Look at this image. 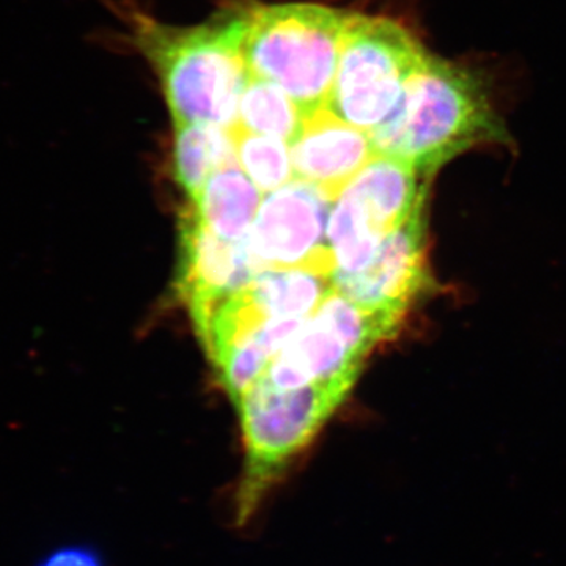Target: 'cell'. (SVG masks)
<instances>
[{
    "label": "cell",
    "instance_id": "2e32d148",
    "mask_svg": "<svg viewBox=\"0 0 566 566\" xmlns=\"http://www.w3.org/2000/svg\"><path fill=\"white\" fill-rule=\"evenodd\" d=\"M305 112L274 82L251 77L238 107L237 126L292 144L303 128Z\"/></svg>",
    "mask_w": 566,
    "mask_h": 566
},
{
    "label": "cell",
    "instance_id": "8992f818",
    "mask_svg": "<svg viewBox=\"0 0 566 566\" xmlns=\"http://www.w3.org/2000/svg\"><path fill=\"white\" fill-rule=\"evenodd\" d=\"M335 200L322 188L292 180L264 197L244 243L263 270H304L329 275L335 259L327 223Z\"/></svg>",
    "mask_w": 566,
    "mask_h": 566
},
{
    "label": "cell",
    "instance_id": "7a4b0ae2",
    "mask_svg": "<svg viewBox=\"0 0 566 566\" xmlns=\"http://www.w3.org/2000/svg\"><path fill=\"white\" fill-rule=\"evenodd\" d=\"M370 136L376 153L405 159L428 178L461 153L509 140L479 74L433 54Z\"/></svg>",
    "mask_w": 566,
    "mask_h": 566
},
{
    "label": "cell",
    "instance_id": "7c38bea8",
    "mask_svg": "<svg viewBox=\"0 0 566 566\" xmlns=\"http://www.w3.org/2000/svg\"><path fill=\"white\" fill-rule=\"evenodd\" d=\"M260 202V189L240 164L233 163L208 178L192 205L212 233L222 240L240 243L251 230L262 205Z\"/></svg>",
    "mask_w": 566,
    "mask_h": 566
},
{
    "label": "cell",
    "instance_id": "e0dca14e",
    "mask_svg": "<svg viewBox=\"0 0 566 566\" xmlns=\"http://www.w3.org/2000/svg\"><path fill=\"white\" fill-rule=\"evenodd\" d=\"M230 132L237 161L260 191L273 192L293 180L292 151L286 142L245 132L240 126Z\"/></svg>",
    "mask_w": 566,
    "mask_h": 566
},
{
    "label": "cell",
    "instance_id": "ba28073f",
    "mask_svg": "<svg viewBox=\"0 0 566 566\" xmlns=\"http://www.w3.org/2000/svg\"><path fill=\"white\" fill-rule=\"evenodd\" d=\"M259 273L244 240L232 243L212 233L192 203L181 211L177 290L197 333L227 297L244 290Z\"/></svg>",
    "mask_w": 566,
    "mask_h": 566
},
{
    "label": "cell",
    "instance_id": "277c9868",
    "mask_svg": "<svg viewBox=\"0 0 566 566\" xmlns=\"http://www.w3.org/2000/svg\"><path fill=\"white\" fill-rule=\"evenodd\" d=\"M349 13L318 3L249 9L244 57L251 77L274 82L311 114L327 106Z\"/></svg>",
    "mask_w": 566,
    "mask_h": 566
},
{
    "label": "cell",
    "instance_id": "9a60e30c",
    "mask_svg": "<svg viewBox=\"0 0 566 566\" xmlns=\"http://www.w3.org/2000/svg\"><path fill=\"white\" fill-rule=\"evenodd\" d=\"M304 323L303 318L268 319L248 340L233 346L212 363L234 405L240 403L241 398L262 378L275 354L292 340Z\"/></svg>",
    "mask_w": 566,
    "mask_h": 566
},
{
    "label": "cell",
    "instance_id": "6da1fadb",
    "mask_svg": "<svg viewBox=\"0 0 566 566\" xmlns=\"http://www.w3.org/2000/svg\"><path fill=\"white\" fill-rule=\"evenodd\" d=\"M249 10L226 11L192 28L132 17L133 39L161 81L174 123L232 129L245 85Z\"/></svg>",
    "mask_w": 566,
    "mask_h": 566
},
{
    "label": "cell",
    "instance_id": "9c48e42d",
    "mask_svg": "<svg viewBox=\"0 0 566 566\" xmlns=\"http://www.w3.org/2000/svg\"><path fill=\"white\" fill-rule=\"evenodd\" d=\"M424 240V207L382 241L364 271L334 274L335 292L370 311L403 319L420 294L430 290Z\"/></svg>",
    "mask_w": 566,
    "mask_h": 566
},
{
    "label": "cell",
    "instance_id": "3957f363",
    "mask_svg": "<svg viewBox=\"0 0 566 566\" xmlns=\"http://www.w3.org/2000/svg\"><path fill=\"white\" fill-rule=\"evenodd\" d=\"M346 390L329 385L277 389L260 378L238 403L244 463L233 490L230 515L245 528L262 515L296 458L314 442Z\"/></svg>",
    "mask_w": 566,
    "mask_h": 566
},
{
    "label": "cell",
    "instance_id": "30bf717a",
    "mask_svg": "<svg viewBox=\"0 0 566 566\" xmlns=\"http://www.w3.org/2000/svg\"><path fill=\"white\" fill-rule=\"evenodd\" d=\"M290 145L294 177L314 182L334 200L376 155L370 133L327 107L305 114L303 128Z\"/></svg>",
    "mask_w": 566,
    "mask_h": 566
},
{
    "label": "cell",
    "instance_id": "4fadbf2b",
    "mask_svg": "<svg viewBox=\"0 0 566 566\" xmlns=\"http://www.w3.org/2000/svg\"><path fill=\"white\" fill-rule=\"evenodd\" d=\"M175 178L191 203L216 170L238 163L232 132L200 123H174Z\"/></svg>",
    "mask_w": 566,
    "mask_h": 566
},
{
    "label": "cell",
    "instance_id": "5b68a950",
    "mask_svg": "<svg viewBox=\"0 0 566 566\" xmlns=\"http://www.w3.org/2000/svg\"><path fill=\"white\" fill-rule=\"evenodd\" d=\"M430 52L400 22L349 13L327 109L374 133L389 120Z\"/></svg>",
    "mask_w": 566,
    "mask_h": 566
},
{
    "label": "cell",
    "instance_id": "ac0fdd59",
    "mask_svg": "<svg viewBox=\"0 0 566 566\" xmlns=\"http://www.w3.org/2000/svg\"><path fill=\"white\" fill-rule=\"evenodd\" d=\"M33 566H106L95 547L84 543H71L54 547L40 557Z\"/></svg>",
    "mask_w": 566,
    "mask_h": 566
},
{
    "label": "cell",
    "instance_id": "5bb4252c",
    "mask_svg": "<svg viewBox=\"0 0 566 566\" xmlns=\"http://www.w3.org/2000/svg\"><path fill=\"white\" fill-rule=\"evenodd\" d=\"M333 277L304 270H263L245 286L268 318H311L334 292Z\"/></svg>",
    "mask_w": 566,
    "mask_h": 566
},
{
    "label": "cell",
    "instance_id": "8fae6325",
    "mask_svg": "<svg viewBox=\"0 0 566 566\" xmlns=\"http://www.w3.org/2000/svg\"><path fill=\"white\" fill-rule=\"evenodd\" d=\"M428 180L405 159L376 153L337 199L386 238L424 207Z\"/></svg>",
    "mask_w": 566,
    "mask_h": 566
},
{
    "label": "cell",
    "instance_id": "52a82bcc",
    "mask_svg": "<svg viewBox=\"0 0 566 566\" xmlns=\"http://www.w3.org/2000/svg\"><path fill=\"white\" fill-rule=\"evenodd\" d=\"M381 342L359 316L322 308L293 335L262 378L277 389L329 385L349 392L365 357Z\"/></svg>",
    "mask_w": 566,
    "mask_h": 566
}]
</instances>
